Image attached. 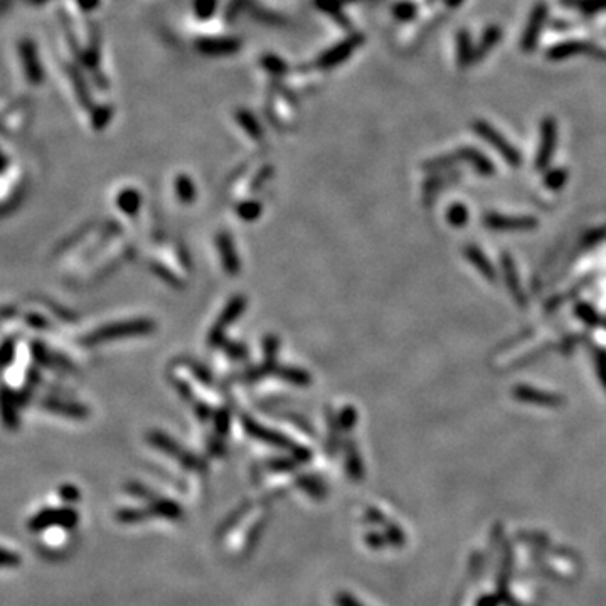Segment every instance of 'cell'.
<instances>
[{
	"instance_id": "7",
	"label": "cell",
	"mask_w": 606,
	"mask_h": 606,
	"mask_svg": "<svg viewBox=\"0 0 606 606\" xmlns=\"http://www.w3.org/2000/svg\"><path fill=\"white\" fill-rule=\"evenodd\" d=\"M31 2H34V4H41V2H46V0H31Z\"/></svg>"
},
{
	"instance_id": "1",
	"label": "cell",
	"mask_w": 606,
	"mask_h": 606,
	"mask_svg": "<svg viewBox=\"0 0 606 606\" xmlns=\"http://www.w3.org/2000/svg\"><path fill=\"white\" fill-rule=\"evenodd\" d=\"M19 53L22 59V66H24L26 76L29 78L32 85H39L43 81V68H41L38 59V51L36 46L29 39H24L19 46Z\"/></svg>"
},
{
	"instance_id": "6",
	"label": "cell",
	"mask_w": 606,
	"mask_h": 606,
	"mask_svg": "<svg viewBox=\"0 0 606 606\" xmlns=\"http://www.w3.org/2000/svg\"><path fill=\"white\" fill-rule=\"evenodd\" d=\"M78 2H80V6L85 9V11H90V9L98 6V0H78Z\"/></svg>"
},
{
	"instance_id": "4",
	"label": "cell",
	"mask_w": 606,
	"mask_h": 606,
	"mask_svg": "<svg viewBox=\"0 0 606 606\" xmlns=\"http://www.w3.org/2000/svg\"><path fill=\"white\" fill-rule=\"evenodd\" d=\"M335 605L337 606H364L360 601L355 600L352 595L345 593V591H340V593L335 596Z\"/></svg>"
},
{
	"instance_id": "5",
	"label": "cell",
	"mask_w": 606,
	"mask_h": 606,
	"mask_svg": "<svg viewBox=\"0 0 606 606\" xmlns=\"http://www.w3.org/2000/svg\"><path fill=\"white\" fill-rule=\"evenodd\" d=\"M502 601V595H485L476 601V606H498Z\"/></svg>"
},
{
	"instance_id": "2",
	"label": "cell",
	"mask_w": 606,
	"mask_h": 606,
	"mask_svg": "<svg viewBox=\"0 0 606 606\" xmlns=\"http://www.w3.org/2000/svg\"><path fill=\"white\" fill-rule=\"evenodd\" d=\"M487 224L490 226V228H493V229H501V231H507V228H516V229H522V228H527V226H532L534 224V221H529V219H522V217H519V219H503V217H501V216H493V217H489L487 219Z\"/></svg>"
},
{
	"instance_id": "3",
	"label": "cell",
	"mask_w": 606,
	"mask_h": 606,
	"mask_svg": "<svg viewBox=\"0 0 606 606\" xmlns=\"http://www.w3.org/2000/svg\"><path fill=\"white\" fill-rule=\"evenodd\" d=\"M516 396L519 397V399H524V401H538L539 399V402H543V404H548V406H556V402L559 401L556 396L538 395V392H532V390H529V387H524V390L517 391Z\"/></svg>"
}]
</instances>
